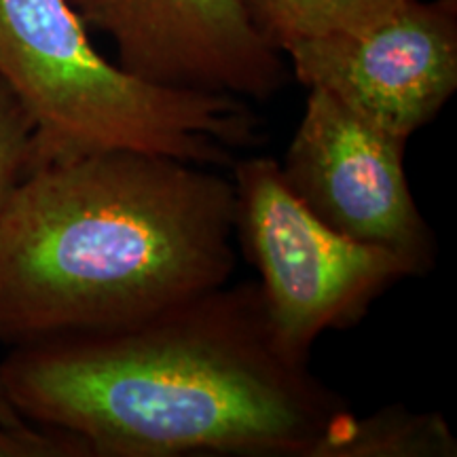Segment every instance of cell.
I'll use <instances>...</instances> for the list:
<instances>
[{"label":"cell","mask_w":457,"mask_h":457,"mask_svg":"<svg viewBox=\"0 0 457 457\" xmlns=\"http://www.w3.org/2000/svg\"><path fill=\"white\" fill-rule=\"evenodd\" d=\"M228 170L236 245L259 276L273 335L301 362L324 333L353 327L394 284L421 276L407 256L324 225L286 187L278 159L237 157Z\"/></svg>","instance_id":"cell-4"},{"label":"cell","mask_w":457,"mask_h":457,"mask_svg":"<svg viewBox=\"0 0 457 457\" xmlns=\"http://www.w3.org/2000/svg\"><path fill=\"white\" fill-rule=\"evenodd\" d=\"M449 421L432 411L387 404L375 413H352L318 451V457H455Z\"/></svg>","instance_id":"cell-8"},{"label":"cell","mask_w":457,"mask_h":457,"mask_svg":"<svg viewBox=\"0 0 457 457\" xmlns=\"http://www.w3.org/2000/svg\"><path fill=\"white\" fill-rule=\"evenodd\" d=\"M457 0H404L373 24L288 45V71L411 140L457 89Z\"/></svg>","instance_id":"cell-6"},{"label":"cell","mask_w":457,"mask_h":457,"mask_svg":"<svg viewBox=\"0 0 457 457\" xmlns=\"http://www.w3.org/2000/svg\"><path fill=\"white\" fill-rule=\"evenodd\" d=\"M236 188L136 151L21 176L0 212V343L98 333L231 282Z\"/></svg>","instance_id":"cell-2"},{"label":"cell","mask_w":457,"mask_h":457,"mask_svg":"<svg viewBox=\"0 0 457 457\" xmlns=\"http://www.w3.org/2000/svg\"><path fill=\"white\" fill-rule=\"evenodd\" d=\"M0 457H91L87 445L72 434L32 421H0Z\"/></svg>","instance_id":"cell-11"},{"label":"cell","mask_w":457,"mask_h":457,"mask_svg":"<svg viewBox=\"0 0 457 457\" xmlns=\"http://www.w3.org/2000/svg\"><path fill=\"white\" fill-rule=\"evenodd\" d=\"M0 421L3 424H21V421H26L24 417L17 415V411L13 409V404L9 403L7 394H4V387L0 384Z\"/></svg>","instance_id":"cell-12"},{"label":"cell","mask_w":457,"mask_h":457,"mask_svg":"<svg viewBox=\"0 0 457 457\" xmlns=\"http://www.w3.org/2000/svg\"><path fill=\"white\" fill-rule=\"evenodd\" d=\"M32 125L24 108L0 81V212L30 162Z\"/></svg>","instance_id":"cell-10"},{"label":"cell","mask_w":457,"mask_h":457,"mask_svg":"<svg viewBox=\"0 0 457 457\" xmlns=\"http://www.w3.org/2000/svg\"><path fill=\"white\" fill-rule=\"evenodd\" d=\"M404 0H244L265 37L284 51L288 45L373 24Z\"/></svg>","instance_id":"cell-9"},{"label":"cell","mask_w":457,"mask_h":457,"mask_svg":"<svg viewBox=\"0 0 457 457\" xmlns=\"http://www.w3.org/2000/svg\"><path fill=\"white\" fill-rule=\"evenodd\" d=\"M0 384L17 415L91 457H318L353 413L279 345L256 282L11 347Z\"/></svg>","instance_id":"cell-1"},{"label":"cell","mask_w":457,"mask_h":457,"mask_svg":"<svg viewBox=\"0 0 457 457\" xmlns=\"http://www.w3.org/2000/svg\"><path fill=\"white\" fill-rule=\"evenodd\" d=\"M87 30L68 0H0V81L32 125L26 171L108 151L231 168L261 140L248 100L145 81Z\"/></svg>","instance_id":"cell-3"},{"label":"cell","mask_w":457,"mask_h":457,"mask_svg":"<svg viewBox=\"0 0 457 457\" xmlns=\"http://www.w3.org/2000/svg\"><path fill=\"white\" fill-rule=\"evenodd\" d=\"M407 140L377 128L322 89H307L279 174L313 216L343 236L407 256L421 276L436 239L404 170Z\"/></svg>","instance_id":"cell-5"},{"label":"cell","mask_w":457,"mask_h":457,"mask_svg":"<svg viewBox=\"0 0 457 457\" xmlns=\"http://www.w3.org/2000/svg\"><path fill=\"white\" fill-rule=\"evenodd\" d=\"M83 24L104 32L117 62L145 81L265 102L288 64L244 0H68Z\"/></svg>","instance_id":"cell-7"}]
</instances>
